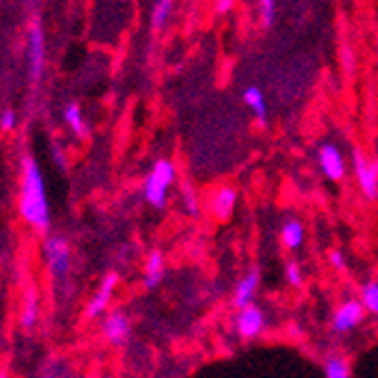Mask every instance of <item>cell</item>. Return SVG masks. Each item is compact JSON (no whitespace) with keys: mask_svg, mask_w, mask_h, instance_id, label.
I'll list each match as a JSON object with an SVG mask.
<instances>
[{"mask_svg":"<svg viewBox=\"0 0 378 378\" xmlns=\"http://www.w3.org/2000/svg\"><path fill=\"white\" fill-rule=\"evenodd\" d=\"M23 175H21V197L19 211L23 220L37 231L50 229V204L46 193L44 175L32 157H23Z\"/></svg>","mask_w":378,"mask_h":378,"instance_id":"1","label":"cell"},{"mask_svg":"<svg viewBox=\"0 0 378 378\" xmlns=\"http://www.w3.org/2000/svg\"><path fill=\"white\" fill-rule=\"evenodd\" d=\"M177 182V166L170 159L154 161L152 170L143 182V197L152 209H163L168 204L170 188Z\"/></svg>","mask_w":378,"mask_h":378,"instance_id":"2","label":"cell"},{"mask_svg":"<svg viewBox=\"0 0 378 378\" xmlns=\"http://www.w3.org/2000/svg\"><path fill=\"white\" fill-rule=\"evenodd\" d=\"M351 170L367 202L378 200V159H369L363 148L351 150Z\"/></svg>","mask_w":378,"mask_h":378,"instance_id":"3","label":"cell"},{"mask_svg":"<svg viewBox=\"0 0 378 378\" xmlns=\"http://www.w3.org/2000/svg\"><path fill=\"white\" fill-rule=\"evenodd\" d=\"M48 270L55 279H64L71 270V243L66 236H50L44 245Z\"/></svg>","mask_w":378,"mask_h":378,"instance_id":"4","label":"cell"},{"mask_svg":"<svg viewBox=\"0 0 378 378\" xmlns=\"http://www.w3.org/2000/svg\"><path fill=\"white\" fill-rule=\"evenodd\" d=\"M265 324H268V320H265L263 308L254 304L238 308L234 317V329L240 340H256L265 331Z\"/></svg>","mask_w":378,"mask_h":378,"instance_id":"5","label":"cell"},{"mask_svg":"<svg viewBox=\"0 0 378 378\" xmlns=\"http://www.w3.org/2000/svg\"><path fill=\"white\" fill-rule=\"evenodd\" d=\"M317 166L324 173L326 179L331 182H342L347 177V157L342 154V150L333 143H322L317 150Z\"/></svg>","mask_w":378,"mask_h":378,"instance_id":"6","label":"cell"},{"mask_svg":"<svg viewBox=\"0 0 378 378\" xmlns=\"http://www.w3.org/2000/svg\"><path fill=\"white\" fill-rule=\"evenodd\" d=\"M365 306L360 299H345L338 308H335L333 313V320H331V326L333 331L338 335H345V333H351L354 329H358L360 324L365 320Z\"/></svg>","mask_w":378,"mask_h":378,"instance_id":"7","label":"cell"},{"mask_svg":"<svg viewBox=\"0 0 378 378\" xmlns=\"http://www.w3.org/2000/svg\"><path fill=\"white\" fill-rule=\"evenodd\" d=\"M236 204H238V191L234 186L229 184H222L218 188H213L209 193V200H206V211L209 216H213L216 220L225 222L234 216L236 211Z\"/></svg>","mask_w":378,"mask_h":378,"instance_id":"8","label":"cell"},{"mask_svg":"<svg viewBox=\"0 0 378 378\" xmlns=\"http://www.w3.org/2000/svg\"><path fill=\"white\" fill-rule=\"evenodd\" d=\"M102 335L111 347H125L132 335V322L125 311H111L102 320Z\"/></svg>","mask_w":378,"mask_h":378,"instance_id":"9","label":"cell"},{"mask_svg":"<svg viewBox=\"0 0 378 378\" xmlns=\"http://www.w3.org/2000/svg\"><path fill=\"white\" fill-rule=\"evenodd\" d=\"M28 62H30V77L37 84L44 77L46 66V34L39 23L30 28V41H28Z\"/></svg>","mask_w":378,"mask_h":378,"instance_id":"10","label":"cell"},{"mask_svg":"<svg viewBox=\"0 0 378 378\" xmlns=\"http://www.w3.org/2000/svg\"><path fill=\"white\" fill-rule=\"evenodd\" d=\"M118 281H120L118 274H114V272L107 274V277L102 279L100 288L96 290V295L89 299L87 308H84V315H87L89 320H96V317H102V315L107 313L111 299H114V292L118 288Z\"/></svg>","mask_w":378,"mask_h":378,"instance_id":"11","label":"cell"},{"mask_svg":"<svg viewBox=\"0 0 378 378\" xmlns=\"http://www.w3.org/2000/svg\"><path fill=\"white\" fill-rule=\"evenodd\" d=\"M259 283H261V272L259 270H249L245 277H240V281L236 283L234 288V297H231V304L238 311V308L254 304V295L259 290Z\"/></svg>","mask_w":378,"mask_h":378,"instance_id":"12","label":"cell"},{"mask_svg":"<svg viewBox=\"0 0 378 378\" xmlns=\"http://www.w3.org/2000/svg\"><path fill=\"white\" fill-rule=\"evenodd\" d=\"M163 274H166V259L159 249L148 254L145 259V268H143V286L148 290H154L163 281Z\"/></svg>","mask_w":378,"mask_h":378,"instance_id":"13","label":"cell"},{"mask_svg":"<svg viewBox=\"0 0 378 378\" xmlns=\"http://www.w3.org/2000/svg\"><path fill=\"white\" fill-rule=\"evenodd\" d=\"M279 240H281L283 247L290 249V252H295V249L302 247L304 240H306V229L302 225V220L288 218L286 222H283L281 231H279Z\"/></svg>","mask_w":378,"mask_h":378,"instance_id":"14","label":"cell"},{"mask_svg":"<svg viewBox=\"0 0 378 378\" xmlns=\"http://www.w3.org/2000/svg\"><path fill=\"white\" fill-rule=\"evenodd\" d=\"M243 100H245V105L249 107V111L256 116V120L265 125V120H268V102H265L263 91L259 87H247L245 93H243Z\"/></svg>","mask_w":378,"mask_h":378,"instance_id":"15","label":"cell"},{"mask_svg":"<svg viewBox=\"0 0 378 378\" xmlns=\"http://www.w3.org/2000/svg\"><path fill=\"white\" fill-rule=\"evenodd\" d=\"M322 374L326 378H349L351 363L345 356H326L322 360Z\"/></svg>","mask_w":378,"mask_h":378,"instance_id":"16","label":"cell"},{"mask_svg":"<svg viewBox=\"0 0 378 378\" xmlns=\"http://www.w3.org/2000/svg\"><path fill=\"white\" fill-rule=\"evenodd\" d=\"M173 7H175V0H154V7L150 14L152 30L166 28V23L170 21V16H173Z\"/></svg>","mask_w":378,"mask_h":378,"instance_id":"17","label":"cell"},{"mask_svg":"<svg viewBox=\"0 0 378 378\" xmlns=\"http://www.w3.org/2000/svg\"><path fill=\"white\" fill-rule=\"evenodd\" d=\"M64 118H66V125L71 127V132H75V136H80V139H84V136L89 134V125L84 123V116H82L80 105H75V102H71V105H66V109H64Z\"/></svg>","mask_w":378,"mask_h":378,"instance_id":"18","label":"cell"},{"mask_svg":"<svg viewBox=\"0 0 378 378\" xmlns=\"http://www.w3.org/2000/svg\"><path fill=\"white\" fill-rule=\"evenodd\" d=\"M39 320V297L37 292L30 290L25 295V306H23V315H21V326L23 329H34V324Z\"/></svg>","mask_w":378,"mask_h":378,"instance_id":"19","label":"cell"},{"mask_svg":"<svg viewBox=\"0 0 378 378\" xmlns=\"http://www.w3.org/2000/svg\"><path fill=\"white\" fill-rule=\"evenodd\" d=\"M360 302L367 313L378 317V281H367L360 286Z\"/></svg>","mask_w":378,"mask_h":378,"instance_id":"20","label":"cell"},{"mask_svg":"<svg viewBox=\"0 0 378 378\" xmlns=\"http://www.w3.org/2000/svg\"><path fill=\"white\" fill-rule=\"evenodd\" d=\"M182 202H184L186 213L200 216V200H197V191L191 182H184V186H182Z\"/></svg>","mask_w":378,"mask_h":378,"instance_id":"21","label":"cell"},{"mask_svg":"<svg viewBox=\"0 0 378 378\" xmlns=\"http://www.w3.org/2000/svg\"><path fill=\"white\" fill-rule=\"evenodd\" d=\"M283 274H286L288 286H292V288H302V283H304V270H302V265H299L297 261H288V263H286V270H283Z\"/></svg>","mask_w":378,"mask_h":378,"instance_id":"22","label":"cell"},{"mask_svg":"<svg viewBox=\"0 0 378 378\" xmlns=\"http://www.w3.org/2000/svg\"><path fill=\"white\" fill-rule=\"evenodd\" d=\"M259 12L263 28H272L274 16H277V0H259Z\"/></svg>","mask_w":378,"mask_h":378,"instance_id":"23","label":"cell"},{"mask_svg":"<svg viewBox=\"0 0 378 378\" xmlns=\"http://www.w3.org/2000/svg\"><path fill=\"white\" fill-rule=\"evenodd\" d=\"M16 127V114L12 109H5L3 114H0V130L3 132H12Z\"/></svg>","mask_w":378,"mask_h":378,"instance_id":"24","label":"cell"},{"mask_svg":"<svg viewBox=\"0 0 378 378\" xmlns=\"http://www.w3.org/2000/svg\"><path fill=\"white\" fill-rule=\"evenodd\" d=\"M329 263H331V268H333V270H338V272H342V270L347 268L345 254H342L340 249H333V252L329 254Z\"/></svg>","mask_w":378,"mask_h":378,"instance_id":"25","label":"cell"},{"mask_svg":"<svg viewBox=\"0 0 378 378\" xmlns=\"http://www.w3.org/2000/svg\"><path fill=\"white\" fill-rule=\"evenodd\" d=\"M340 57H342V64H345V71L347 73H354V53H351L349 46H342Z\"/></svg>","mask_w":378,"mask_h":378,"instance_id":"26","label":"cell"},{"mask_svg":"<svg viewBox=\"0 0 378 378\" xmlns=\"http://www.w3.org/2000/svg\"><path fill=\"white\" fill-rule=\"evenodd\" d=\"M236 7V0H216V14L225 16Z\"/></svg>","mask_w":378,"mask_h":378,"instance_id":"27","label":"cell"},{"mask_svg":"<svg viewBox=\"0 0 378 378\" xmlns=\"http://www.w3.org/2000/svg\"><path fill=\"white\" fill-rule=\"evenodd\" d=\"M53 154H55V163H57V166H59V168H62V170H64V168L68 166V159L64 157V152H62V150H59V148H55V152H53Z\"/></svg>","mask_w":378,"mask_h":378,"instance_id":"28","label":"cell"}]
</instances>
